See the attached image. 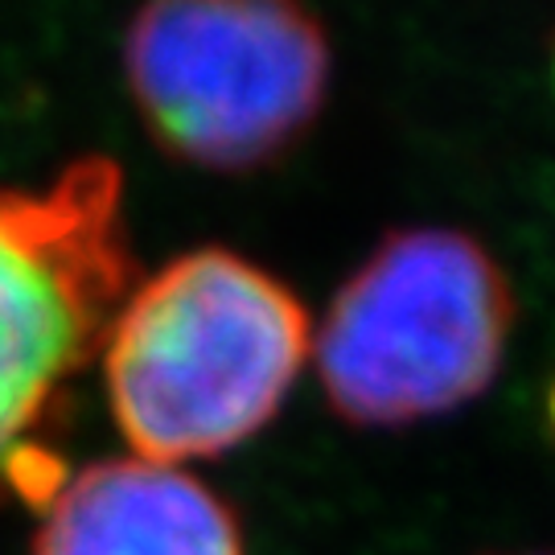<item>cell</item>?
Instances as JSON below:
<instances>
[{"label": "cell", "mask_w": 555, "mask_h": 555, "mask_svg": "<svg viewBox=\"0 0 555 555\" xmlns=\"http://www.w3.org/2000/svg\"><path fill=\"white\" fill-rule=\"evenodd\" d=\"M313 354L300 297L259 263L198 247L132 288L100 346L132 456L210 461L259 437Z\"/></svg>", "instance_id": "cell-1"}, {"label": "cell", "mask_w": 555, "mask_h": 555, "mask_svg": "<svg viewBox=\"0 0 555 555\" xmlns=\"http://www.w3.org/2000/svg\"><path fill=\"white\" fill-rule=\"evenodd\" d=\"M124 169L79 157L50 185L0 190V498L41 506L70 474L46 428L132 293Z\"/></svg>", "instance_id": "cell-2"}, {"label": "cell", "mask_w": 555, "mask_h": 555, "mask_svg": "<svg viewBox=\"0 0 555 555\" xmlns=\"http://www.w3.org/2000/svg\"><path fill=\"white\" fill-rule=\"evenodd\" d=\"M515 330V293L477 238L416 227L383 238L337 288L313 366L354 428H408L486 396Z\"/></svg>", "instance_id": "cell-3"}, {"label": "cell", "mask_w": 555, "mask_h": 555, "mask_svg": "<svg viewBox=\"0 0 555 555\" xmlns=\"http://www.w3.org/2000/svg\"><path fill=\"white\" fill-rule=\"evenodd\" d=\"M124 75L169 157L198 169H256L313 124L330 41L300 0H144Z\"/></svg>", "instance_id": "cell-4"}, {"label": "cell", "mask_w": 555, "mask_h": 555, "mask_svg": "<svg viewBox=\"0 0 555 555\" xmlns=\"http://www.w3.org/2000/svg\"><path fill=\"white\" fill-rule=\"evenodd\" d=\"M29 555H243L235 511L202 477L144 456H103L38 506Z\"/></svg>", "instance_id": "cell-5"}, {"label": "cell", "mask_w": 555, "mask_h": 555, "mask_svg": "<svg viewBox=\"0 0 555 555\" xmlns=\"http://www.w3.org/2000/svg\"><path fill=\"white\" fill-rule=\"evenodd\" d=\"M552 416H555V396H552Z\"/></svg>", "instance_id": "cell-6"}, {"label": "cell", "mask_w": 555, "mask_h": 555, "mask_svg": "<svg viewBox=\"0 0 555 555\" xmlns=\"http://www.w3.org/2000/svg\"><path fill=\"white\" fill-rule=\"evenodd\" d=\"M543 555H555V552H543Z\"/></svg>", "instance_id": "cell-7"}]
</instances>
